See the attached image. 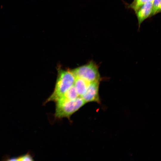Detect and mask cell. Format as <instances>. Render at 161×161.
<instances>
[{"instance_id":"cell-1","label":"cell","mask_w":161,"mask_h":161,"mask_svg":"<svg viewBox=\"0 0 161 161\" xmlns=\"http://www.w3.org/2000/svg\"><path fill=\"white\" fill-rule=\"evenodd\" d=\"M57 75L54 91L44 104L50 101L55 102L62 97L74 84L75 77L71 70L64 69L58 67Z\"/></svg>"},{"instance_id":"cell-2","label":"cell","mask_w":161,"mask_h":161,"mask_svg":"<svg viewBox=\"0 0 161 161\" xmlns=\"http://www.w3.org/2000/svg\"><path fill=\"white\" fill-rule=\"evenodd\" d=\"M55 102L54 116L55 118L58 119L64 118L69 119L73 114L86 103L80 97L72 100L60 99Z\"/></svg>"},{"instance_id":"cell-3","label":"cell","mask_w":161,"mask_h":161,"mask_svg":"<svg viewBox=\"0 0 161 161\" xmlns=\"http://www.w3.org/2000/svg\"><path fill=\"white\" fill-rule=\"evenodd\" d=\"M98 69V66L91 60L85 64L71 70L75 77L83 79L90 83L102 80Z\"/></svg>"},{"instance_id":"cell-4","label":"cell","mask_w":161,"mask_h":161,"mask_svg":"<svg viewBox=\"0 0 161 161\" xmlns=\"http://www.w3.org/2000/svg\"><path fill=\"white\" fill-rule=\"evenodd\" d=\"M100 81L90 83L85 93L81 97L87 103L95 102L101 104V100L99 94Z\"/></svg>"},{"instance_id":"cell-5","label":"cell","mask_w":161,"mask_h":161,"mask_svg":"<svg viewBox=\"0 0 161 161\" xmlns=\"http://www.w3.org/2000/svg\"><path fill=\"white\" fill-rule=\"evenodd\" d=\"M153 3V1L146 3L136 12L139 27L144 20L151 15Z\"/></svg>"},{"instance_id":"cell-6","label":"cell","mask_w":161,"mask_h":161,"mask_svg":"<svg viewBox=\"0 0 161 161\" xmlns=\"http://www.w3.org/2000/svg\"><path fill=\"white\" fill-rule=\"evenodd\" d=\"M89 83L83 79L75 77L74 85L79 97H81L85 93Z\"/></svg>"},{"instance_id":"cell-7","label":"cell","mask_w":161,"mask_h":161,"mask_svg":"<svg viewBox=\"0 0 161 161\" xmlns=\"http://www.w3.org/2000/svg\"><path fill=\"white\" fill-rule=\"evenodd\" d=\"M79 97L78 95L73 84L67 91L63 96L60 99L72 100L75 99Z\"/></svg>"},{"instance_id":"cell-8","label":"cell","mask_w":161,"mask_h":161,"mask_svg":"<svg viewBox=\"0 0 161 161\" xmlns=\"http://www.w3.org/2000/svg\"><path fill=\"white\" fill-rule=\"evenodd\" d=\"M153 0H134L130 7L136 12L138 10L146 3Z\"/></svg>"},{"instance_id":"cell-9","label":"cell","mask_w":161,"mask_h":161,"mask_svg":"<svg viewBox=\"0 0 161 161\" xmlns=\"http://www.w3.org/2000/svg\"><path fill=\"white\" fill-rule=\"evenodd\" d=\"M161 11V0H153L151 15H153Z\"/></svg>"},{"instance_id":"cell-10","label":"cell","mask_w":161,"mask_h":161,"mask_svg":"<svg viewBox=\"0 0 161 161\" xmlns=\"http://www.w3.org/2000/svg\"><path fill=\"white\" fill-rule=\"evenodd\" d=\"M18 161H33L32 156L28 152L26 154L17 157Z\"/></svg>"}]
</instances>
